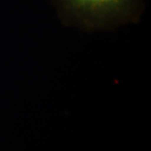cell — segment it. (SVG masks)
Wrapping results in <instances>:
<instances>
[{"label": "cell", "instance_id": "obj_1", "mask_svg": "<svg viewBox=\"0 0 151 151\" xmlns=\"http://www.w3.org/2000/svg\"><path fill=\"white\" fill-rule=\"evenodd\" d=\"M70 15L87 27H104L134 19L138 0H60Z\"/></svg>", "mask_w": 151, "mask_h": 151}]
</instances>
